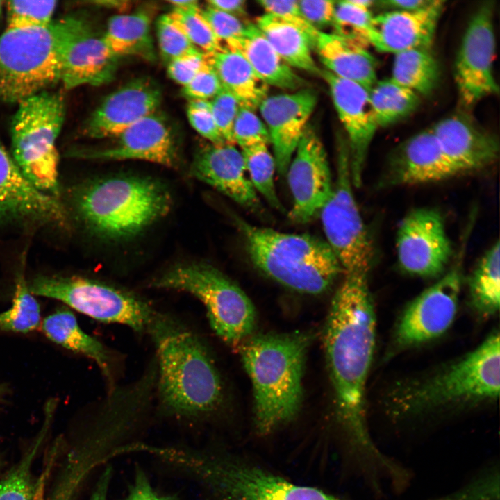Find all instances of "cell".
Wrapping results in <instances>:
<instances>
[{"mask_svg":"<svg viewBox=\"0 0 500 500\" xmlns=\"http://www.w3.org/2000/svg\"><path fill=\"white\" fill-rule=\"evenodd\" d=\"M161 99V90L153 79L132 80L105 97L85 123L83 133L93 138H115L156 112Z\"/></svg>","mask_w":500,"mask_h":500,"instance_id":"ffe728a7","label":"cell"},{"mask_svg":"<svg viewBox=\"0 0 500 500\" xmlns=\"http://www.w3.org/2000/svg\"><path fill=\"white\" fill-rule=\"evenodd\" d=\"M317 97L311 89L267 96L258 109L267 127L278 173L285 175L308 127Z\"/></svg>","mask_w":500,"mask_h":500,"instance_id":"d6986e66","label":"cell"},{"mask_svg":"<svg viewBox=\"0 0 500 500\" xmlns=\"http://www.w3.org/2000/svg\"><path fill=\"white\" fill-rule=\"evenodd\" d=\"M394 56L391 78L419 96L431 94L438 85L440 71L429 49H410Z\"/></svg>","mask_w":500,"mask_h":500,"instance_id":"d6a6232c","label":"cell"},{"mask_svg":"<svg viewBox=\"0 0 500 500\" xmlns=\"http://www.w3.org/2000/svg\"><path fill=\"white\" fill-rule=\"evenodd\" d=\"M167 460L195 473L217 500H343L233 458L171 449Z\"/></svg>","mask_w":500,"mask_h":500,"instance_id":"30bf717a","label":"cell"},{"mask_svg":"<svg viewBox=\"0 0 500 500\" xmlns=\"http://www.w3.org/2000/svg\"><path fill=\"white\" fill-rule=\"evenodd\" d=\"M396 248L399 265L406 273L423 278L440 276L453 253L440 212L430 208L410 211L399 226Z\"/></svg>","mask_w":500,"mask_h":500,"instance_id":"9a60e30c","label":"cell"},{"mask_svg":"<svg viewBox=\"0 0 500 500\" xmlns=\"http://www.w3.org/2000/svg\"><path fill=\"white\" fill-rule=\"evenodd\" d=\"M337 153L333 190L319 213L326 241L343 273L369 275L374 249L353 195L346 141L338 142Z\"/></svg>","mask_w":500,"mask_h":500,"instance_id":"7c38bea8","label":"cell"},{"mask_svg":"<svg viewBox=\"0 0 500 500\" xmlns=\"http://www.w3.org/2000/svg\"><path fill=\"white\" fill-rule=\"evenodd\" d=\"M500 244L497 240L478 261L469 279L470 300L479 315L489 317L500 305Z\"/></svg>","mask_w":500,"mask_h":500,"instance_id":"836d02e7","label":"cell"},{"mask_svg":"<svg viewBox=\"0 0 500 500\" xmlns=\"http://www.w3.org/2000/svg\"><path fill=\"white\" fill-rule=\"evenodd\" d=\"M325 70L368 90L376 83V62L366 45L335 33L319 31L314 44Z\"/></svg>","mask_w":500,"mask_h":500,"instance_id":"4316f807","label":"cell"},{"mask_svg":"<svg viewBox=\"0 0 500 500\" xmlns=\"http://www.w3.org/2000/svg\"><path fill=\"white\" fill-rule=\"evenodd\" d=\"M46 423L42 431L21 460L10 469L0 482V500H34L36 483L32 465L47 433Z\"/></svg>","mask_w":500,"mask_h":500,"instance_id":"74e56055","label":"cell"},{"mask_svg":"<svg viewBox=\"0 0 500 500\" xmlns=\"http://www.w3.org/2000/svg\"><path fill=\"white\" fill-rule=\"evenodd\" d=\"M41 327L52 342L93 360L112 383L110 352L101 342L80 327L73 312L67 309L58 310L42 321Z\"/></svg>","mask_w":500,"mask_h":500,"instance_id":"f546056e","label":"cell"},{"mask_svg":"<svg viewBox=\"0 0 500 500\" xmlns=\"http://www.w3.org/2000/svg\"><path fill=\"white\" fill-rule=\"evenodd\" d=\"M207 61V60H206ZM223 89L222 84L212 68L208 63L186 85L183 87V94L189 100H210Z\"/></svg>","mask_w":500,"mask_h":500,"instance_id":"c3c4849f","label":"cell"},{"mask_svg":"<svg viewBox=\"0 0 500 500\" xmlns=\"http://www.w3.org/2000/svg\"><path fill=\"white\" fill-rule=\"evenodd\" d=\"M372 17L370 9L360 6L352 0L340 1L335 3L332 26L335 28L334 33L367 45Z\"/></svg>","mask_w":500,"mask_h":500,"instance_id":"60d3db41","label":"cell"},{"mask_svg":"<svg viewBox=\"0 0 500 500\" xmlns=\"http://www.w3.org/2000/svg\"><path fill=\"white\" fill-rule=\"evenodd\" d=\"M187 116L193 128L210 143H226L212 115L210 100H190Z\"/></svg>","mask_w":500,"mask_h":500,"instance_id":"ee69618b","label":"cell"},{"mask_svg":"<svg viewBox=\"0 0 500 500\" xmlns=\"http://www.w3.org/2000/svg\"><path fill=\"white\" fill-rule=\"evenodd\" d=\"M156 349V392L168 412L198 417L223 399L219 373L199 335L176 318L153 312L147 327Z\"/></svg>","mask_w":500,"mask_h":500,"instance_id":"7a4b0ae2","label":"cell"},{"mask_svg":"<svg viewBox=\"0 0 500 500\" xmlns=\"http://www.w3.org/2000/svg\"><path fill=\"white\" fill-rule=\"evenodd\" d=\"M274 49L292 69L321 74L313 58L311 41L299 28L275 15L265 13L255 24Z\"/></svg>","mask_w":500,"mask_h":500,"instance_id":"1f68e13d","label":"cell"},{"mask_svg":"<svg viewBox=\"0 0 500 500\" xmlns=\"http://www.w3.org/2000/svg\"><path fill=\"white\" fill-rule=\"evenodd\" d=\"M126 500H176L174 496H160L157 494L143 472L138 470L135 483L130 488Z\"/></svg>","mask_w":500,"mask_h":500,"instance_id":"816d5d0a","label":"cell"},{"mask_svg":"<svg viewBox=\"0 0 500 500\" xmlns=\"http://www.w3.org/2000/svg\"><path fill=\"white\" fill-rule=\"evenodd\" d=\"M286 174L293 201L289 217L295 223H307L319 215L333 190L326 149L308 126Z\"/></svg>","mask_w":500,"mask_h":500,"instance_id":"2e32d148","label":"cell"},{"mask_svg":"<svg viewBox=\"0 0 500 500\" xmlns=\"http://www.w3.org/2000/svg\"><path fill=\"white\" fill-rule=\"evenodd\" d=\"M192 173L201 181L252 210L260 207L258 193L248 176L244 158L235 144H208L199 150Z\"/></svg>","mask_w":500,"mask_h":500,"instance_id":"d4e9b609","label":"cell"},{"mask_svg":"<svg viewBox=\"0 0 500 500\" xmlns=\"http://www.w3.org/2000/svg\"><path fill=\"white\" fill-rule=\"evenodd\" d=\"M494 6L483 3L474 13L463 35L455 63V81L461 104L471 108L499 94L493 62L495 35Z\"/></svg>","mask_w":500,"mask_h":500,"instance_id":"4fadbf2b","label":"cell"},{"mask_svg":"<svg viewBox=\"0 0 500 500\" xmlns=\"http://www.w3.org/2000/svg\"><path fill=\"white\" fill-rule=\"evenodd\" d=\"M320 75L328 86L338 118L346 132L351 181L353 187L359 188L369 148L378 128L369 90L325 69Z\"/></svg>","mask_w":500,"mask_h":500,"instance_id":"e0dca14e","label":"cell"},{"mask_svg":"<svg viewBox=\"0 0 500 500\" xmlns=\"http://www.w3.org/2000/svg\"><path fill=\"white\" fill-rule=\"evenodd\" d=\"M56 6V1H9L6 30L46 26L53 22Z\"/></svg>","mask_w":500,"mask_h":500,"instance_id":"ab89813d","label":"cell"},{"mask_svg":"<svg viewBox=\"0 0 500 500\" xmlns=\"http://www.w3.org/2000/svg\"><path fill=\"white\" fill-rule=\"evenodd\" d=\"M210 101V110L226 143L234 144L233 128L240 107L235 98L222 89Z\"/></svg>","mask_w":500,"mask_h":500,"instance_id":"f6af8a7d","label":"cell"},{"mask_svg":"<svg viewBox=\"0 0 500 500\" xmlns=\"http://www.w3.org/2000/svg\"><path fill=\"white\" fill-rule=\"evenodd\" d=\"M169 3L174 8L178 9H190L199 7V3L196 0H182V1H168Z\"/></svg>","mask_w":500,"mask_h":500,"instance_id":"6f0895ef","label":"cell"},{"mask_svg":"<svg viewBox=\"0 0 500 500\" xmlns=\"http://www.w3.org/2000/svg\"><path fill=\"white\" fill-rule=\"evenodd\" d=\"M235 223L254 266L291 290L319 294L343 272L326 240L255 226L240 217Z\"/></svg>","mask_w":500,"mask_h":500,"instance_id":"8992f818","label":"cell"},{"mask_svg":"<svg viewBox=\"0 0 500 500\" xmlns=\"http://www.w3.org/2000/svg\"><path fill=\"white\" fill-rule=\"evenodd\" d=\"M432 0H390L385 1L386 6L399 10H415L420 9L431 2Z\"/></svg>","mask_w":500,"mask_h":500,"instance_id":"db71d44e","label":"cell"},{"mask_svg":"<svg viewBox=\"0 0 500 500\" xmlns=\"http://www.w3.org/2000/svg\"><path fill=\"white\" fill-rule=\"evenodd\" d=\"M331 304L324 346L338 419L349 445L360 458L378 447L367 423L365 389L376 335V315L368 276L343 273Z\"/></svg>","mask_w":500,"mask_h":500,"instance_id":"6da1fadb","label":"cell"},{"mask_svg":"<svg viewBox=\"0 0 500 500\" xmlns=\"http://www.w3.org/2000/svg\"><path fill=\"white\" fill-rule=\"evenodd\" d=\"M234 144L241 148L269 143L267 127L254 110L240 106L233 128Z\"/></svg>","mask_w":500,"mask_h":500,"instance_id":"7bdbcfd3","label":"cell"},{"mask_svg":"<svg viewBox=\"0 0 500 500\" xmlns=\"http://www.w3.org/2000/svg\"><path fill=\"white\" fill-rule=\"evenodd\" d=\"M4 1H0V18L2 15Z\"/></svg>","mask_w":500,"mask_h":500,"instance_id":"680465c9","label":"cell"},{"mask_svg":"<svg viewBox=\"0 0 500 500\" xmlns=\"http://www.w3.org/2000/svg\"><path fill=\"white\" fill-rule=\"evenodd\" d=\"M208 6L226 13L235 15L244 13L245 1L243 0H210Z\"/></svg>","mask_w":500,"mask_h":500,"instance_id":"f5cc1de1","label":"cell"},{"mask_svg":"<svg viewBox=\"0 0 500 500\" xmlns=\"http://www.w3.org/2000/svg\"><path fill=\"white\" fill-rule=\"evenodd\" d=\"M95 6L99 7H103L106 8L117 9V10H126L130 7V2L127 1H115V0H106V1H96L92 2Z\"/></svg>","mask_w":500,"mask_h":500,"instance_id":"9f6ffc18","label":"cell"},{"mask_svg":"<svg viewBox=\"0 0 500 500\" xmlns=\"http://www.w3.org/2000/svg\"><path fill=\"white\" fill-rule=\"evenodd\" d=\"M222 47L240 37L246 28L238 17L207 6L201 10Z\"/></svg>","mask_w":500,"mask_h":500,"instance_id":"7dc6e473","label":"cell"},{"mask_svg":"<svg viewBox=\"0 0 500 500\" xmlns=\"http://www.w3.org/2000/svg\"><path fill=\"white\" fill-rule=\"evenodd\" d=\"M2 392H3V388H2L1 385H0V396L2 394Z\"/></svg>","mask_w":500,"mask_h":500,"instance_id":"91938a15","label":"cell"},{"mask_svg":"<svg viewBox=\"0 0 500 500\" xmlns=\"http://www.w3.org/2000/svg\"><path fill=\"white\" fill-rule=\"evenodd\" d=\"M65 115L61 94L47 90L19 102L11 122L15 162L32 185L55 197L59 190L56 143Z\"/></svg>","mask_w":500,"mask_h":500,"instance_id":"ba28073f","label":"cell"},{"mask_svg":"<svg viewBox=\"0 0 500 500\" xmlns=\"http://www.w3.org/2000/svg\"><path fill=\"white\" fill-rule=\"evenodd\" d=\"M157 288L188 292L204 305L211 328L226 344L239 347L252 334L256 310L245 292L211 265L178 264L156 278Z\"/></svg>","mask_w":500,"mask_h":500,"instance_id":"9c48e42d","label":"cell"},{"mask_svg":"<svg viewBox=\"0 0 500 500\" xmlns=\"http://www.w3.org/2000/svg\"><path fill=\"white\" fill-rule=\"evenodd\" d=\"M223 89L231 93L240 106L255 110L268 96L269 87L238 51L225 48L205 53Z\"/></svg>","mask_w":500,"mask_h":500,"instance_id":"f1b7e54d","label":"cell"},{"mask_svg":"<svg viewBox=\"0 0 500 500\" xmlns=\"http://www.w3.org/2000/svg\"><path fill=\"white\" fill-rule=\"evenodd\" d=\"M111 478V469L108 467L102 473L90 500H106V494Z\"/></svg>","mask_w":500,"mask_h":500,"instance_id":"11a10c76","label":"cell"},{"mask_svg":"<svg viewBox=\"0 0 500 500\" xmlns=\"http://www.w3.org/2000/svg\"><path fill=\"white\" fill-rule=\"evenodd\" d=\"M499 333L443 371L410 383L391 394L388 408L394 419L495 399L499 394Z\"/></svg>","mask_w":500,"mask_h":500,"instance_id":"5b68a950","label":"cell"},{"mask_svg":"<svg viewBox=\"0 0 500 500\" xmlns=\"http://www.w3.org/2000/svg\"><path fill=\"white\" fill-rule=\"evenodd\" d=\"M431 129L447 156L465 172L488 167L498 158V139L466 115L445 117Z\"/></svg>","mask_w":500,"mask_h":500,"instance_id":"484cf974","label":"cell"},{"mask_svg":"<svg viewBox=\"0 0 500 500\" xmlns=\"http://www.w3.org/2000/svg\"><path fill=\"white\" fill-rule=\"evenodd\" d=\"M444 1L432 0L415 10H394L373 16L367 43L382 53L429 49L433 44Z\"/></svg>","mask_w":500,"mask_h":500,"instance_id":"44dd1931","label":"cell"},{"mask_svg":"<svg viewBox=\"0 0 500 500\" xmlns=\"http://www.w3.org/2000/svg\"><path fill=\"white\" fill-rule=\"evenodd\" d=\"M105 148L87 150L76 156L100 160H140L172 167L176 162L173 134L168 124L156 112L133 124Z\"/></svg>","mask_w":500,"mask_h":500,"instance_id":"603a6c76","label":"cell"},{"mask_svg":"<svg viewBox=\"0 0 500 500\" xmlns=\"http://www.w3.org/2000/svg\"><path fill=\"white\" fill-rule=\"evenodd\" d=\"M80 16L0 36V102L17 103L60 82L64 56Z\"/></svg>","mask_w":500,"mask_h":500,"instance_id":"52a82bcc","label":"cell"},{"mask_svg":"<svg viewBox=\"0 0 500 500\" xmlns=\"http://www.w3.org/2000/svg\"><path fill=\"white\" fill-rule=\"evenodd\" d=\"M464 250L460 249L451 269L403 312L394 334L397 348H409L435 339L449 328L458 308Z\"/></svg>","mask_w":500,"mask_h":500,"instance_id":"5bb4252c","label":"cell"},{"mask_svg":"<svg viewBox=\"0 0 500 500\" xmlns=\"http://www.w3.org/2000/svg\"><path fill=\"white\" fill-rule=\"evenodd\" d=\"M65 210L56 197L37 190L24 176L0 142V224H62Z\"/></svg>","mask_w":500,"mask_h":500,"instance_id":"7402d4cb","label":"cell"},{"mask_svg":"<svg viewBox=\"0 0 500 500\" xmlns=\"http://www.w3.org/2000/svg\"><path fill=\"white\" fill-rule=\"evenodd\" d=\"M463 173L428 129L414 135L392 151L378 185L388 188L438 182Z\"/></svg>","mask_w":500,"mask_h":500,"instance_id":"ac0fdd59","label":"cell"},{"mask_svg":"<svg viewBox=\"0 0 500 500\" xmlns=\"http://www.w3.org/2000/svg\"><path fill=\"white\" fill-rule=\"evenodd\" d=\"M260 6L265 13L278 17L301 30L311 41L314 48L319 31L313 28L304 18L297 0H260Z\"/></svg>","mask_w":500,"mask_h":500,"instance_id":"bcb514c9","label":"cell"},{"mask_svg":"<svg viewBox=\"0 0 500 500\" xmlns=\"http://www.w3.org/2000/svg\"><path fill=\"white\" fill-rule=\"evenodd\" d=\"M207 61L202 51L174 59L167 63V74L183 87L203 68Z\"/></svg>","mask_w":500,"mask_h":500,"instance_id":"681fc988","label":"cell"},{"mask_svg":"<svg viewBox=\"0 0 500 500\" xmlns=\"http://www.w3.org/2000/svg\"><path fill=\"white\" fill-rule=\"evenodd\" d=\"M309 333H267L240 344L244 367L251 379L256 428L267 435L293 419L302 403V379Z\"/></svg>","mask_w":500,"mask_h":500,"instance_id":"3957f363","label":"cell"},{"mask_svg":"<svg viewBox=\"0 0 500 500\" xmlns=\"http://www.w3.org/2000/svg\"><path fill=\"white\" fill-rule=\"evenodd\" d=\"M117 60L108 49L103 33L80 17L64 56L60 83L65 90L108 83L115 77Z\"/></svg>","mask_w":500,"mask_h":500,"instance_id":"cb8c5ba5","label":"cell"},{"mask_svg":"<svg viewBox=\"0 0 500 500\" xmlns=\"http://www.w3.org/2000/svg\"><path fill=\"white\" fill-rule=\"evenodd\" d=\"M169 15L192 44L203 53H212L223 49L199 7L173 8Z\"/></svg>","mask_w":500,"mask_h":500,"instance_id":"f35d334b","label":"cell"},{"mask_svg":"<svg viewBox=\"0 0 500 500\" xmlns=\"http://www.w3.org/2000/svg\"><path fill=\"white\" fill-rule=\"evenodd\" d=\"M40 308L30 292L23 272L17 276L12 306L0 312V330L15 333H28L40 324Z\"/></svg>","mask_w":500,"mask_h":500,"instance_id":"8d00e7d4","label":"cell"},{"mask_svg":"<svg viewBox=\"0 0 500 500\" xmlns=\"http://www.w3.org/2000/svg\"><path fill=\"white\" fill-rule=\"evenodd\" d=\"M77 215L89 231L109 240L133 237L170 209L169 191L160 181L140 176H112L85 183L76 192Z\"/></svg>","mask_w":500,"mask_h":500,"instance_id":"277c9868","label":"cell"},{"mask_svg":"<svg viewBox=\"0 0 500 500\" xmlns=\"http://www.w3.org/2000/svg\"><path fill=\"white\" fill-rule=\"evenodd\" d=\"M240 149L248 176L256 192L273 208L281 210L274 184L275 160L267 144H256Z\"/></svg>","mask_w":500,"mask_h":500,"instance_id":"d590c367","label":"cell"},{"mask_svg":"<svg viewBox=\"0 0 500 500\" xmlns=\"http://www.w3.org/2000/svg\"><path fill=\"white\" fill-rule=\"evenodd\" d=\"M301 11L306 21L316 30L333 26L335 2L330 0L299 1Z\"/></svg>","mask_w":500,"mask_h":500,"instance_id":"f907efd6","label":"cell"},{"mask_svg":"<svg viewBox=\"0 0 500 500\" xmlns=\"http://www.w3.org/2000/svg\"><path fill=\"white\" fill-rule=\"evenodd\" d=\"M28 287L33 295L59 300L97 321L126 326L143 332L154 312L132 292L80 276H40Z\"/></svg>","mask_w":500,"mask_h":500,"instance_id":"8fae6325","label":"cell"},{"mask_svg":"<svg viewBox=\"0 0 500 500\" xmlns=\"http://www.w3.org/2000/svg\"><path fill=\"white\" fill-rule=\"evenodd\" d=\"M103 38L108 49L117 58L135 56L149 61L156 59L151 35V17L145 11L110 17Z\"/></svg>","mask_w":500,"mask_h":500,"instance_id":"4dcf8cb0","label":"cell"},{"mask_svg":"<svg viewBox=\"0 0 500 500\" xmlns=\"http://www.w3.org/2000/svg\"><path fill=\"white\" fill-rule=\"evenodd\" d=\"M369 94L378 128L387 127L409 116L420 101V96L391 78L377 81Z\"/></svg>","mask_w":500,"mask_h":500,"instance_id":"e575fe53","label":"cell"},{"mask_svg":"<svg viewBox=\"0 0 500 500\" xmlns=\"http://www.w3.org/2000/svg\"><path fill=\"white\" fill-rule=\"evenodd\" d=\"M223 48L239 52L268 86L296 91L305 85L254 24H247L243 34Z\"/></svg>","mask_w":500,"mask_h":500,"instance_id":"83f0119b","label":"cell"},{"mask_svg":"<svg viewBox=\"0 0 500 500\" xmlns=\"http://www.w3.org/2000/svg\"><path fill=\"white\" fill-rule=\"evenodd\" d=\"M158 47L163 59L170 61L201 51L189 40L169 13L161 15L156 22Z\"/></svg>","mask_w":500,"mask_h":500,"instance_id":"b9f144b4","label":"cell"}]
</instances>
